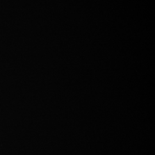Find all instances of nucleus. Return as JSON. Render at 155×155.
<instances>
[]
</instances>
